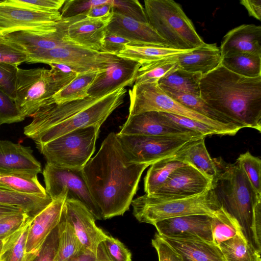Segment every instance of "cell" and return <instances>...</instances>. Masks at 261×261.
Segmentation results:
<instances>
[{
  "mask_svg": "<svg viewBox=\"0 0 261 261\" xmlns=\"http://www.w3.org/2000/svg\"><path fill=\"white\" fill-rule=\"evenodd\" d=\"M183 261H186V260H183Z\"/></svg>",
  "mask_w": 261,
  "mask_h": 261,
  "instance_id": "cell-60",
  "label": "cell"
},
{
  "mask_svg": "<svg viewBox=\"0 0 261 261\" xmlns=\"http://www.w3.org/2000/svg\"><path fill=\"white\" fill-rule=\"evenodd\" d=\"M190 51L191 50H181L156 45H127L117 56L143 64Z\"/></svg>",
  "mask_w": 261,
  "mask_h": 261,
  "instance_id": "cell-31",
  "label": "cell"
},
{
  "mask_svg": "<svg viewBox=\"0 0 261 261\" xmlns=\"http://www.w3.org/2000/svg\"><path fill=\"white\" fill-rule=\"evenodd\" d=\"M128 93V116L150 111L176 115L210 126L218 130L221 136H233L241 129L214 121L185 107L166 94L159 86L158 82L134 84Z\"/></svg>",
  "mask_w": 261,
  "mask_h": 261,
  "instance_id": "cell-7",
  "label": "cell"
},
{
  "mask_svg": "<svg viewBox=\"0 0 261 261\" xmlns=\"http://www.w3.org/2000/svg\"><path fill=\"white\" fill-rule=\"evenodd\" d=\"M139 62L117 57L106 69L99 71L89 88L88 96L102 98L116 90L135 83Z\"/></svg>",
  "mask_w": 261,
  "mask_h": 261,
  "instance_id": "cell-15",
  "label": "cell"
},
{
  "mask_svg": "<svg viewBox=\"0 0 261 261\" xmlns=\"http://www.w3.org/2000/svg\"><path fill=\"white\" fill-rule=\"evenodd\" d=\"M221 62L219 47L216 44L206 43L190 51L177 56L179 68L190 72L204 75L217 68Z\"/></svg>",
  "mask_w": 261,
  "mask_h": 261,
  "instance_id": "cell-26",
  "label": "cell"
},
{
  "mask_svg": "<svg viewBox=\"0 0 261 261\" xmlns=\"http://www.w3.org/2000/svg\"><path fill=\"white\" fill-rule=\"evenodd\" d=\"M112 12L143 22H148L144 8L137 0H112Z\"/></svg>",
  "mask_w": 261,
  "mask_h": 261,
  "instance_id": "cell-44",
  "label": "cell"
},
{
  "mask_svg": "<svg viewBox=\"0 0 261 261\" xmlns=\"http://www.w3.org/2000/svg\"><path fill=\"white\" fill-rule=\"evenodd\" d=\"M148 22L169 47L192 50L205 44L180 5L172 0H145Z\"/></svg>",
  "mask_w": 261,
  "mask_h": 261,
  "instance_id": "cell-4",
  "label": "cell"
},
{
  "mask_svg": "<svg viewBox=\"0 0 261 261\" xmlns=\"http://www.w3.org/2000/svg\"><path fill=\"white\" fill-rule=\"evenodd\" d=\"M107 31L130 41L133 45L169 47L149 24L113 12Z\"/></svg>",
  "mask_w": 261,
  "mask_h": 261,
  "instance_id": "cell-22",
  "label": "cell"
},
{
  "mask_svg": "<svg viewBox=\"0 0 261 261\" xmlns=\"http://www.w3.org/2000/svg\"><path fill=\"white\" fill-rule=\"evenodd\" d=\"M116 136L130 162L150 166L158 161L171 156L190 141L205 137L189 135L146 136L119 133L116 134Z\"/></svg>",
  "mask_w": 261,
  "mask_h": 261,
  "instance_id": "cell-9",
  "label": "cell"
},
{
  "mask_svg": "<svg viewBox=\"0 0 261 261\" xmlns=\"http://www.w3.org/2000/svg\"><path fill=\"white\" fill-rule=\"evenodd\" d=\"M199 90L202 100L242 128L261 132V76H243L220 64L202 76Z\"/></svg>",
  "mask_w": 261,
  "mask_h": 261,
  "instance_id": "cell-2",
  "label": "cell"
},
{
  "mask_svg": "<svg viewBox=\"0 0 261 261\" xmlns=\"http://www.w3.org/2000/svg\"><path fill=\"white\" fill-rule=\"evenodd\" d=\"M212 185V179L193 166L187 164L175 170L150 195L164 199L187 198L203 193Z\"/></svg>",
  "mask_w": 261,
  "mask_h": 261,
  "instance_id": "cell-14",
  "label": "cell"
},
{
  "mask_svg": "<svg viewBox=\"0 0 261 261\" xmlns=\"http://www.w3.org/2000/svg\"><path fill=\"white\" fill-rule=\"evenodd\" d=\"M32 153L30 147L0 140V172L37 176L41 172V166Z\"/></svg>",
  "mask_w": 261,
  "mask_h": 261,
  "instance_id": "cell-23",
  "label": "cell"
},
{
  "mask_svg": "<svg viewBox=\"0 0 261 261\" xmlns=\"http://www.w3.org/2000/svg\"><path fill=\"white\" fill-rule=\"evenodd\" d=\"M149 166L130 162L114 132L107 136L82 169L102 219L122 216L129 210L142 173Z\"/></svg>",
  "mask_w": 261,
  "mask_h": 261,
  "instance_id": "cell-1",
  "label": "cell"
},
{
  "mask_svg": "<svg viewBox=\"0 0 261 261\" xmlns=\"http://www.w3.org/2000/svg\"><path fill=\"white\" fill-rule=\"evenodd\" d=\"M117 56L70 45L28 54L27 63L64 64L76 66L86 72L106 69Z\"/></svg>",
  "mask_w": 261,
  "mask_h": 261,
  "instance_id": "cell-12",
  "label": "cell"
},
{
  "mask_svg": "<svg viewBox=\"0 0 261 261\" xmlns=\"http://www.w3.org/2000/svg\"><path fill=\"white\" fill-rule=\"evenodd\" d=\"M52 201L49 196L42 197L0 188L1 204L18 207L32 218Z\"/></svg>",
  "mask_w": 261,
  "mask_h": 261,
  "instance_id": "cell-30",
  "label": "cell"
},
{
  "mask_svg": "<svg viewBox=\"0 0 261 261\" xmlns=\"http://www.w3.org/2000/svg\"><path fill=\"white\" fill-rule=\"evenodd\" d=\"M100 244L110 261H132L130 251L118 239L107 235Z\"/></svg>",
  "mask_w": 261,
  "mask_h": 261,
  "instance_id": "cell-47",
  "label": "cell"
},
{
  "mask_svg": "<svg viewBox=\"0 0 261 261\" xmlns=\"http://www.w3.org/2000/svg\"><path fill=\"white\" fill-rule=\"evenodd\" d=\"M238 162L256 193L261 195V160L249 151L240 154Z\"/></svg>",
  "mask_w": 261,
  "mask_h": 261,
  "instance_id": "cell-42",
  "label": "cell"
},
{
  "mask_svg": "<svg viewBox=\"0 0 261 261\" xmlns=\"http://www.w3.org/2000/svg\"><path fill=\"white\" fill-rule=\"evenodd\" d=\"M43 175L46 192L52 200L57 198L65 188L68 191L66 199L81 202L96 220L102 219L100 212L91 196L82 169L64 168L46 163Z\"/></svg>",
  "mask_w": 261,
  "mask_h": 261,
  "instance_id": "cell-11",
  "label": "cell"
},
{
  "mask_svg": "<svg viewBox=\"0 0 261 261\" xmlns=\"http://www.w3.org/2000/svg\"><path fill=\"white\" fill-rule=\"evenodd\" d=\"M131 205L139 222L153 225L166 219L187 215L213 216L220 207L212 187L201 194L183 199H161L145 193L133 199Z\"/></svg>",
  "mask_w": 261,
  "mask_h": 261,
  "instance_id": "cell-6",
  "label": "cell"
},
{
  "mask_svg": "<svg viewBox=\"0 0 261 261\" xmlns=\"http://www.w3.org/2000/svg\"><path fill=\"white\" fill-rule=\"evenodd\" d=\"M127 45H133L128 40L106 32L102 45V53L117 55Z\"/></svg>",
  "mask_w": 261,
  "mask_h": 261,
  "instance_id": "cell-54",
  "label": "cell"
},
{
  "mask_svg": "<svg viewBox=\"0 0 261 261\" xmlns=\"http://www.w3.org/2000/svg\"><path fill=\"white\" fill-rule=\"evenodd\" d=\"M217 169L212 188L220 207L238 222L248 243L261 253V195L238 162L214 159Z\"/></svg>",
  "mask_w": 261,
  "mask_h": 261,
  "instance_id": "cell-3",
  "label": "cell"
},
{
  "mask_svg": "<svg viewBox=\"0 0 261 261\" xmlns=\"http://www.w3.org/2000/svg\"><path fill=\"white\" fill-rule=\"evenodd\" d=\"M151 244L156 251L159 261H183L182 256L158 233Z\"/></svg>",
  "mask_w": 261,
  "mask_h": 261,
  "instance_id": "cell-53",
  "label": "cell"
},
{
  "mask_svg": "<svg viewBox=\"0 0 261 261\" xmlns=\"http://www.w3.org/2000/svg\"><path fill=\"white\" fill-rule=\"evenodd\" d=\"M0 188L42 197L48 196L37 176L0 172Z\"/></svg>",
  "mask_w": 261,
  "mask_h": 261,
  "instance_id": "cell-37",
  "label": "cell"
},
{
  "mask_svg": "<svg viewBox=\"0 0 261 261\" xmlns=\"http://www.w3.org/2000/svg\"><path fill=\"white\" fill-rule=\"evenodd\" d=\"M28 61V54L16 44L0 35V63L18 66Z\"/></svg>",
  "mask_w": 261,
  "mask_h": 261,
  "instance_id": "cell-43",
  "label": "cell"
},
{
  "mask_svg": "<svg viewBox=\"0 0 261 261\" xmlns=\"http://www.w3.org/2000/svg\"><path fill=\"white\" fill-rule=\"evenodd\" d=\"M220 48L221 60L239 54L261 55V27L243 24L229 31L223 37Z\"/></svg>",
  "mask_w": 261,
  "mask_h": 261,
  "instance_id": "cell-25",
  "label": "cell"
},
{
  "mask_svg": "<svg viewBox=\"0 0 261 261\" xmlns=\"http://www.w3.org/2000/svg\"><path fill=\"white\" fill-rule=\"evenodd\" d=\"M162 237L182 256L184 260L225 261L219 247L213 242Z\"/></svg>",
  "mask_w": 261,
  "mask_h": 261,
  "instance_id": "cell-28",
  "label": "cell"
},
{
  "mask_svg": "<svg viewBox=\"0 0 261 261\" xmlns=\"http://www.w3.org/2000/svg\"><path fill=\"white\" fill-rule=\"evenodd\" d=\"M159 86L168 96L198 113L218 122L242 129L231 119L211 107L200 97Z\"/></svg>",
  "mask_w": 261,
  "mask_h": 261,
  "instance_id": "cell-29",
  "label": "cell"
},
{
  "mask_svg": "<svg viewBox=\"0 0 261 261\" xmlns=\"http://www.w3.org/2000/svg\"><path fill=\"white\" fill-rule=\"evenodd\" d=\"M168 158L192 165L212 180L217 173L214 159L206 148L205 137L190 141Z\"/></svg>",
  "mask_w": 261,
  "mask_h": 261,
  "instance_id": "cell-27",
  "label": "cell"
},
{
  "mask_svg": "<svg viewBox=\"0 0 261 261\" xmlns=\"http://www.w3.org/2000/svg\"><path fill=\"white\" fill-rule=\"evenodd\" d=\"M118 133L146 136L189 135L204 136L178 126L165 118L161 112L156 111L128 116Z\"/></svg>",
  "mask_w": 261,
  "mask_h": 261,
  "instance_id": "cell-21",
  "label": "cell"
},
{
  "mask_svg": "<svg viewBox=\"0 0 261 261\" xmlns=\"http://www.w3.org/2000/svg\"><path fill=\"white\" fill-rule=\"evenodd\" d=\"M58 226L59 245L54 261H69L85 249L62 211Z\"/></svg>",
  "mask_w": 261,
  "mask_h": 261,
  "instance_id": "cell-32",
  "label": "cell"
},
{
  "mask_svg": "<svg viewBox=\"0 0 261 261\" xmlns=\"http://www.w3.org/2000/svg\"><path fill=\"white\" fill-rule=\"evenodd\" d=\"M225 261H261L260 254L248 243L242 232L218 246Z\"/></svg>",
  "mask_w": 261,
  "mask_h": 261,
  "instance_id": "cell-34",
  "label": "cell"
},
{
  "mask_svg": "<svg viewBox=\"0 0 261 261\" xmlns=\"http://www.w3.org/2000/svg\"><path fill=\"white\" fill-rule=\"evenodd\" d=\"M0 2H1V1H0Z\"/></svg>",
  "mask_w": 261,
  "mask_h": 261,
  "instance_id": "cell-61",
  "label": "cell"
},
{
  "mask_svg": "<svg viewBox=\"0 0 261 261\" xmlns=\"http://www.w3.org/2000/svg\"><path fill=\"white\" fill-rule=\"evenodd\" d=\"M81 17L84 16L62 18L60 25L56 30L22 31L4 36L19 46L27 54L39 50L75 45L68 39L67 30L70 24Z\"/></svg>",
  "mask_w": 261,
  "mask_h": 261,
  "instance_id": "cell-16",
  "label": "cell"
},
{
  "mask_svg": "<svg viewBox=\"0 0 261 261\" xmlns=\"http://www.w3.org/2000/svg\"><path fill=\"white\" fill-rule=\"evenodd\" d=\"M109 0H69L66 1L61 9L63 18L83 16L92 7L106 4Z\"/></svg>",
  "mask_w": 261,
  "mask_h": 261,
  "instance_id": "cell-48",
  "label": "cell"
},
{
  "mask_svg": "<svg viewBox=\"0 0 261 261\" xmlns=\"http://www.w3.org/2000/svg\"><path fill=\"white\" fill-rule=\"evenodd\" d=\"M59 245L58 225L48 235L37 254L28 261H54Z\"/></svg>",
  "mask_w": 261,
  "mask_h": 261,
  "instance_id": "cell-52",
  "label": "cell"
},
{
  "mask_svg": "<svg viewBox=\"0 0 261 261\" xmlns=\"http://www.w3.org/2000/svg\"><path fill=\"white\" fill-rule=\"evenodd\" d=\"M100 128L91 125L77 128L36 146L47 163L82 169L95 151Z\"/></svg>",
  "mask_w": 261,
  "mask_h": 261,
  "instance_id": "cell-8",
  "label": "cell"
},
{
  "mask_svg": "<svg viewBox=\"0 0 261 261\" xmlns=\"http://www.w3.org/2000/svg\"><path fill=\"white\" fill-rule=\"evenodd\" d=\"M25 118L14 100L0 91V125L20 122Z\"/></svg>",
  "mask_w": 261,
  "mask_h": 261,
  "instance_id": "cell-46",
  "label": "cell"
},
{
  "mask_svg": "<svg viewBox=\"0 0 261 261\" xmlns=\"http://www.w3.org/2000/svg\"><path fill=\"white\" fill-rule=\"evenodd\" d=\"M18 68V66L14 65L0 63V91L14 100L16 97Z\"/></svg>",
  "mask_w": 261,
  "mask_h": 261,
  "instance_id": "cell-50",
  "label": "cell"
},
{
  "mask_svg": "<svg viewBox=\"0 0 261 261\" xmlns=\"http://www.w3.org/2000/svg\"><path fill=\"white\" fill-rule=\"evenodd\" d=\"M77 75L53 68L18 67L15 102L25 117H31L41 108L53 103V96Z\"/></svg>",
  "mask_w": 261,
  "mask_h": 261,
  "instance_id": "cell-5",
  "label": "cell"
},
{
  "mask_svg": "<svg viewBox=\"0 0 261 261\" xmlns=\"http://www.w3.org/2000/svg\"><path fill=\"white\" fill-rule=\"evenodd\" d=\"M202 76L199 72H188L178 66L161 78L158 84L161 86L200 97L199 83Z\"/></svg>",
  "mask_w": 261,
  "mask_h": 261,
  "instance_id": "cell-33",
  "label": "cell"
},
{
  "mask_svg": "<svg viewBox=\"0 0 261 261\" xmlns=\"http://www.w3.org/2000/svg\"><path fill=\"white\" fill-rule=\"evenodd\" d=\"M177 56L141 64L134 84L158 82L166 74L178 67Z\"/></svg>",
  "mask_w": 261,
  "mask_h": 261,
  "instance_id": "cell-40",
  "label": "cell"
},
{
  "mask_svg": "<svg viewBox=\"0 0 261 261\" xmlns=\"http://www.w3.org/2000/svg\"><path fill=\"white\" fill-rule=\"evenodd\" d=\"M67 193L66 189L63 188L57 198L32 218L25 246L28 260L38 253L48 235L58 225Z\"/></svg>",
  "mask_w": 261,
  "mask_h": 261,
  "instance_id": "cell-20",
  "label": "cell"
},
{
  "mask_svg": "<svg viewBox=\"0 0 261 261\" xmlns=\"http://www.w3.org/2000/svg\"><path fill=\"white\" fill-rule=\"evenodd\" d=\"M23 212L24 211L18 207L0 203V218L11 214Z\"/></svg>",
  "mask_w": 261,
  "mask_h": 261,
  "instance_id": "cell-58",
  "label": "cell"
},
{
  "mask_svg": "<svg viewBox=\"0 0 261 261\" xmlns=\"http://www.w3.org/2000/svg\"><path fill=\"white\" fill-rule=\"evenodd\" d=\"M0 2V35L27 30H53L60 25L61 12H40Z\"/></svg>",
  "mask_w": 261,
  "mask_h": 261,
  "instance_id": "cell-13",
  "label": "cell"
},
{
  "mask_svg": "<svg viewBox=\"0 0 261 261\" xmlns=\"http://www.w3.org/2000/svg\"><path fill=\"white\" fill-rule=\"evenodd\" d=\"M100 98L88 96L70 102L46 105L32 116L33 120L24 127V134L28 137L34 140L45 130L92 105Z\"/></svg>",
  "mask_w": 261,
  "mask_h": 261,
  "instance_id": "cell-19",
  "label": "cell"
},
{
  "mask_svg": "<svg viewBox=\"0 0 261 261\" xmlns=\"http://www.w3.org/2000/svg\"><path fill=\"white\" fill-rule=\"evenodd\" d=\"M98 72L90 71L78 74L73 80L53 96V102L62 103L88 97V90Z\"/></svg>",
  "mask_w": 261,
  "mask_h": 261,
  "instance_id": "cell-35",
  "label": "cell"
},
{
  "mask_svg": "<svg viewBox=\"0 0 261 261\" xmlns=\"http://www.w3.org/2000/svg\"><path fill=\"white\" fill-rule=\"evenodd\" d=\"M4 241V240H0V253L1 252L2 248L3 246Z\"/></svg>",
  "mask_w": 261,
  "mask_h": 261,
  "instance_id": "cell-59",
  "label": "cell"
},
{
  "mask_svg": "<svg viewBox=\"0 0 261 261\" xmlns=\"http://www.w3.org/2000/svg\"><path fill=\"white\" fill-rule=\"evenodd\" d=\"M32 218L25 212L0 218V240H4L21 228Z\"/></svg>",
  "mask_w": 261,
  "mask_h": 261,
  "instance_id": "cell-51",
  "label": "cell"
},
{
  "mask_svg": "<svg viewBox=\"0 0 261 261\" xmlns=\"http://www.w3.org/2000/svg\"><path fill=\"white\" fill-rule=\"evenodd\" d=\"M62 212L84 248L96 254L99 244L107 234L97 226L93 214L83 204L73 199H66Z\"/></svg>",
  "mask_w": 261,
  "mask_h": 261,
  "instance_id": "cell-17",
  "label": "cell"
},
{
  "mask_svg": "<svg viewBox=\"0 0 261 261\" xmlns=\"http://www.w3.org/2000/svg\"><path fill=\"white\" fill-rule=\"evenodd\" d=\"M112 13V8L111 0L104 4L94 6L91 7L83 16L89 18H101L107 16Z\"/></svg>",
  "mask_w": 261,
  "mask_h": 261,
  "instance_id": "cell-56",
  "label": "cell"
},
{
  "mask_svg": "<svg viewBox=\"0 0 261 261\" xmlns=\"http://www.w3.org/2000/svg\"><path fill=\"white\" fill-rule=\"evenodd\" d=\"M31 219L4 240L0 253V261H28L25 246Z\"/></svg>",
  "mask_w": 261,
  "mask_h": 261,
  "instance_id": "cell-41",
  "label": "cell"
},
{
  "mask_svg": "<svg viewBox=\"0 0 261 261\" xmlns=\"http://www.w3.org/2000/svg\"><path fill=\"white\" fill-rule=\"evenodd\" d=\"M69 261H110L101 245L99 244L97 253H92L84 249L79 255Z\"/></svg>",
  "mask_w": 261,
  "mask_h": 261,
  "instance_id": "cell-55",
  "label": "cell"
},
{
  "mask_svg": "<svg viewBox=\"0 0 261 261\" xmlns=\"http://www.w3.org/2000/svg\"><path fill=\"white\" fill-rule=\"evenodd\" d=\"M65 0H6L4 4L40 12L58 11Z\"/></svg>",
  "mask_w": 261,
  "mask_h": 261,
  "instance_id": "cell-45",
  "label": "cell"
},
{
  "mask_svg": "<svg viewBox=\"0 0 261 261\" xmlns=\"http://www.w3.org/2000/svg\"><path fill=\"white\" fill-rule=\"evenodd\" d=\"M212 242L217 246L242 232L237 220L220 207L212 216Z\"/></svg>",
  "mask_w": 261,
  "mask_h": 261,
  "instance_id": "cell-38",
  "label": "cell"
},
{
  "mask_svg": "<svg viewBox=\"0 0 261 261\" xmlns=\"http://www.w3.org/2000/svg\"><path fill=\"white\" fill-rule=\"evenodd\" d=\"M221 64L243 76H261V55L244 54L225 57L221 60Z\"/></svg>",
  "mask_w": 261,
  "mask_h": 261,
  "instance_id": "cell-39",
  "label": "cell"
},
{
  "mask_svg": "<svg viewBox=\"0 0 261 261\" xmlns=\"http://www.w3.org/2000/svg\"><path fill=\"white\" fill-rule=\"evenodd\" d=\"M161 113L165 118L178 126L202 135L205 137L214 135L221 136L220 133L215 128L198 121L183 116Z\"/></svg>",
  "mask_w": 261,
  "mask_h": 261,
  "instance_id": "cell-49",
  "label": "cell"
},
{
  "mask_svg": "<svg viewBox=\"0 0 261 261\" xmlns=\"http://www.w3.org/2000/svg\"><path fill=\"white\" fill-rule=\"evenodd\" d=\"M240 4L246 8L250 16H252L258 20H260V0H242L240 1Z\"/></svg>",
  "mask_w": 261,
  "mask_h": 261,
  "instance_id": "cell-57",
  "label": "cell"
},
{
  "mask_svg": "<svg viewBox=\"0 0 261 261\" xmlns=\"http://www.w3.org/2000/svg\"><path fill=\"white\" fill-rule=\"evenodd\" d=\"M125 88L102 97L63 121L48 128L34 140L36 144H45L74 129L91 125L101 126L112 112L124 101Z\"/></svg>",
  "mask_w": 261,
  "mask_h": 261,
  "instance_id": "cell-10",
  "label": "cell"
},
{
  "mask_svg": "<svg viewBox=\"0 0 261 261\" xmlns=\"http://www.w3.org/2000/svg\"><path fill=\"white\" fill-rule=\"evenodd\" d=\"M112 13L101 18L84 17L69 25L67 37L73 44L91 50L102 52L104 38Z\"/></svg>",
  "mask_w": 261,
  "mask_h": 261,
  "instance_id": "cell-24",
  "label": "cell"
},
{
  "mask_svg": "<svg viewBox=\"0 0 261 261\" xmlns=\"http://www.w3.org/2000/svg\"><path fill=\"white\" fill-rule=\"evenodd\" d=\"M186 164L180 161L166 158L150 165L144 179V192L150 195L167 180L177 169Z\"/></svg>",
  "mask_w": 261,
  "mask_h": 261,
  "instance_id": "cell-36",
  "label": "cell"
},
{
  "mask_svg": "<svg viewBox=\"0 0 261 261\" xmlns=\"http://www.w3.org/2000/svg\"><path fill=\"white\" fill-rule=\"evenodd\" d=\"M212 216L191 215L166 219L153 224L162 237L212 242Z\"/></svg>",
  "mask_w": 261,
  "mask_h": 261,
  "instance_id": "cell-18",
  "label": "cell"
}]
</instances>
